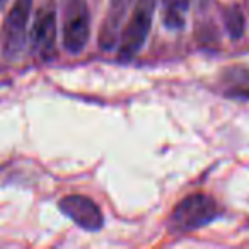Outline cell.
<instances>
[{"instance_id": "cell-10", "label": "cell", "mask_w": 249, "mask_h": 249, "mask_svg": "<svg viewBox=\"0 0 249 249\" xmlns=\"http://www.w3.org/2000/svg\"><path fill=\"white\" fill-rule=\"evenodd\" d=\"M222 16H224V24L227 28V33L232 39H239L244 33L246 21L244 14H242L241 7L237 4H229L222 9Z\"/></svg>"}, {"instance_id": "cell-3", "label": "cell", "mask_w": 249, "mask_h": 249, "mask_svg": "<svg viewBox=\"0 0 249 249\" xmlns=\"http://www.w3.org/2000/svg\"><path fill=\"white\" fill-rule=\"evenodd\" d=\"M90 36V12L86 0H65L63 5V46L69 53H80Z\"/></svg>"}, {"instance_id": "cell-6", "label": "cell", "mask_w": 249, "mask_h": 249, "mask_svg": "<svg viewBox=\"0 0 249 249\" xmlns=\"http://www.w3.org/2000/svg\"><path fill=\"white\" fill-rule=\"evenodd\" d=\"M33 50L43 60H50L55 55L56 45V14L53 9H39L31 28Z\"/></svg>"}, {"instance_id": "cell-9", "label": "cell", "mask_w": 249, "mask_h": 249, "mask_svg": "<svg viewBox=\"0 0 249 249\" xmlns=\"http://www.w3.org/2000/svg\"><path fill=\"white\" fill-rule=\"evenodd\" d=\"M164 24L169 29H181L186 22L190 0H162Z\"/></svg>"}, {"instance_id": "cell-1", "label": "cell", "mask_w": 249, "mask_h": 249, "mask_svg": "<svg viewBox=\"0 0 249 249\" xmlns=\"http://www.w3.org/2000/svg\"><path fill=\"white\" fill-rule=\"evenodd\" d=\"M217 200L210 195L193 193L179 201L167 218V231L171 234H186L213 222L220 215Z\"/></svg>"}, {"instance_id": "cell-5", "label": "cell", "mask_w": 249, "mask_h": 249, "mask_svg": "<svg viewBox=\"0 0 249 249\" xmlns=\"http://www.w3.org/2000/svg\"><path fill=\"white\" fill-rule=\"evenodd\" d=\"M58 208L63 215H67L70 220L75 222L79 227L89 232L99 231L104 224L101 208L84 195H67L58 201Z\"/></svg>"}, {"instance_id": "cell-4", "label": "cell", "mask_w": 249, "mask_h": 249, "mask_svg": "<svg viewBox=\"0 0 249 249\" xmlns=\"http://www.w3.org/2000/svg\"><path fill=\"white\" fill-rule=\"evenodd\" d=\"M33 0H16L9 11L2 28V45L7 56H14L24 48L28 38V21L31 14Z\"/></svg>"}, {"instance_id": "cell-8", "label": "cell", "mask_w": 249, "mask_h": 249, "mask_svg": "<svg viewBox=\"0 0 249 249\" xmlns=\"http://www.w3.org/2000/svg\"><path fill=\"white\" fill-rule=\"evenodd\" d=\"M132 4L133 0H109V9L99 33V45L103 50H111L116 45L123 19Z\"/></svg>"}, {"instance_id": "cell-11", "label": "cell", "mask_w": 249, "mask_h": 249, "mask_svg": "<svg viewBox=\"0 0 249 249\" xmlns=\"http://www.w3.org/2000/svg\"><path fill=\"white\" fill-rule=\"evenodd\" d=\"M4 4H5V0H0V7H2Z\"/></svg>"}, {"instance_id": "cell-2", "label": "cell", "mask_w": 249, "mask_h": 249, "mask_svg": "<svg viewBox=\"0 0 249 249\" xmlns=\"http://www.w3.org/2000/svg\"><path fill=\"white\" fill-rule=\"evenodd\" d=\"M154 11H156V0H137L132 16L124 26L120 48H118L120 62H132L145 45L150 26H152Z\"/></svg>"}, {"instance_id": "cell-7", "label": "cell", "mask_w": 249, "mask_h": 249, "mask_svg": "<svg viewBox=\"0 0 249 249\" xmlns=\"http://www.w3.org/2000/svg\"><path fill=\"white\" fill-rule=\"evenodd\" d=\"M217 90L232 99H249V69L242 65H231L220 70L217 77Z\"/></svg>"}]
</instances>
